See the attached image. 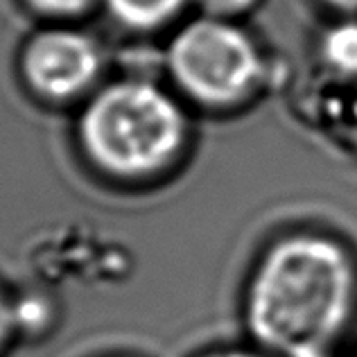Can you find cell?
I'll return each mask as SVG.
<instances>
[{"label":"cell","instance_id":"obj_1","mask_svg":"<svg viewBox=\"0 0 357 357\" xmlns=\"http://www.w3.org/2000/svg\"><path fill=\"white\" fill-rule=\"evenodd\" d=\"M357 310V262L346 244L314 231L262 251L244 292V321L262 351L294 357L333 351Z\"/></svg>","mask_w":357,"mask_h":357},{"label":"cell","instance_id":"obj_2","mask_svg":"<svg viewBox=\"0 0 357 357\" xmlns=\"http://www.w3.org/2000/svg\"><path fill=\"white\" fill-rule=\"evenodd\" d=\"M77 145L98 172L122 183L167 172L190 143L181 98L147 77L105 82L82 102Z\"/></svg>","mask_w":357,"mask_h":357},{"label":"cell","instance_id":"obj_3","mask_svg":"<svg viewBox=\"0 0 357 357\" xmlns=\"http://www.w3.org/2000/svg\"><path fill=\"white\" fill-rule=\"evenodd\" d=\"M163 61L178 96L215 114L251 105L269 77L267 52L256 34L242 21L206 14L176 27Z\"/></svg>","mask_w":357,"mask_h":357},{"label":"cell","instance_id":"obj_4","mask_svg":"<svg viewBox=\"0 0 357 357\" xmlns=\"http://www.w3.org/2000/svg\"><path fill=\"white\" fill-rule=\"evenodd\" d=\"M18 73L25 89L43 102H84L102 86L105 52L89 32L70 23H50L21 45Z\"/></svg>","mask_w":357,"mask_h":357},{"label":"cell","instance_id":"obj_5","mask_svg":"<svg viewBox=\"0 0 357 357\" xmlns=\"http://www.w3.org/2000/svg\"><path fill=\"white\" fill-rule=\"evenodd\" d=\"M321 66L342 79H357V16H337L317 41Z\"/></svg>","mask_w":357,"mask_h":357},{"label":"cell","instance_id":"obj_6","mask_svg":"<svg viewBox=\"0 0 357 357\" xmlns=\"http://www.w3.org/2000/svg\"><path fill=\"white\" fill-rule=\"evenodd\" d=\"M109 16L134 32H154L176 21L192 0H102Z\"/></svg>","mask_w":357,"mask_h":357},{"label":"cell","instance_id":"obj_7","mask_svg":"<svg viewBox=\"0 0 357 357\" xmlns=\"http://www.w3.org/2000/svg\"><path fill=\"white\" fill-rule=\"evenodd\" d=\"M102 0H23L27 9L48 18L50 23H75Z\"/></svg>","mask_w":357,"mask_h":357},{"label":"cell","instance_id":"obj_8","mask_svg":"<svg viewBox=\"0 0 357 357\" xmlns=\"http://www.w3.org/2000/svg\"><path fill=\"white\" fill-rule=\"evenodd\" d=\"M265 0H192L197 12L215 18H229V21H242L244 16L253 14Z\"/></svg>","mask_w":357,"mask_h":357},{"label":"cell","instance_id":"obj_9","mask_svg":"<svg viewBox=\"0 0 357 357\" xmlns=\"http://www.w3.org/2000/svg\"><path fill=\"white\" fill-rule=\"evenodd\" d=\"M16 337V319H14V296L0 289V351Z\"/></svg>","mask_w":357,"mask_h":357},{"label":"cell","instance_id":"obj_10","mask_svg":"<svg viewBox=\"0 0 357 357\" xmlns=\"http://www.w3.org/2000/svg\"><path fill=\"white\" fill-rule=\"evenodd\" d=\"M317 3L335 16H357V0H317Z\"/></svg>","mask_w":357,"mask_h":357},{"label":"cell","instance_id":"obj_11","mask_svg":"<svg viewBox=\"0 0 357 357\" xmlns=\"http://www.w3.org/2000/svg\"><path fill=\"white\" fill-rule=\"evenodd\" d=\"M199 357H269L267 353L260 351H251V349H215L211 353H204Z\"/></svg>","mask_w":357,"mask_h":357},{"label":"cell","instance_id":"obj_12","mask_svg":"<svg viewBox=\"0 0 357 357\" xmlns=\"http://www.w3.org/2000/svg\"><path fill=\"white\" fill-rule=\"evenodd\" d=\"M294 357H335L333 351H310V353H301Z\"/></svg>","mask_w":357,"mask_h":357},{"label":"cell","instance_id":"obj_13","mask_svg":"<svg viewBox=\"0 0 357 357\" xmlns=\"http://www.w3.org/2000/svg\"><path fill=\"white\" fill-rule=\"evenodd\" d=\"M355 357H357V355H355Z\"/></svg>","mask_w":357,"mask_h":357}]
</instances>
